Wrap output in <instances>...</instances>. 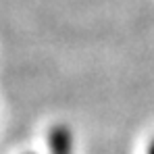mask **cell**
Masks as SVG:
<instances>
[{"label": "cell", "instance_id": "1", "mask_svg": "<svg viewBox=\"0 0 154 154\" xmlns=\"http://www.w3.org/2000/svg\"><path fill=\"white\" fill-rule=\"evenodd\" d=\"M148 154H154V144L150 146V150H148Z\"/></svg>", "mask_w": 154, "mask_h": 154}]
</instances>
